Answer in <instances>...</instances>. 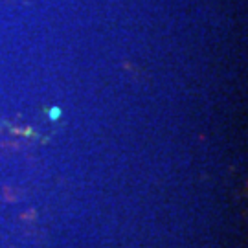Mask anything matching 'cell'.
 Masks as SVG:
<instances>
[{"mask_svg":"<svg viewBox=\"0 0 248 248\" xmlns=\"http://www.w3.org/2000/svg\"><path fill=\"white\" fill-rule=\"evenodd\" d=\"M48 114H50V120H57V118L61 116V108H57V107H53V108H52V110H50V112H48Z\"/></svg>","mask_w":248,"mask_h":248,"instance_id":"obj_1","label":"cell"}]
</instances>
